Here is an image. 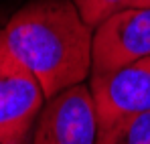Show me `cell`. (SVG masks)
Segmentation results:
<instances>
[{
	"mask_svg": "<svg viewBox=\"0 0 150 144\" xmlns=\"http://www.w3.org/2000/svg\"><path fill=\"white\" fill-rule=\"evenodd\" d=\"M0 37L33 73L45 99L83 83L91 73L93 31L71 0H30L18 8Z\"/></svg>",
	"mask_w": 150,
	"mask_h": 144,
	"instance_id": "6da1fadb",
	"label": "cell"
},
{
	"mask_svg": "<svg viewBox=\"0 0 150 144\" xmlns=\"http://www.w3.org/2000/svg\"><path fill=\"white\" fill-rule=\"evenodd\" d=\"M98 132L89 85L79 83L45 101L33 126L30 144H96Z\"/></svg>",
	"mask_w": 150,
	"mask_h": 144,
	"instance_id": "7a4b0ae2",
	"label": "cell"
},
{
	"mask_svg": "<svg viewBox=\"0 0 150 144\" xmlns=\"http://www.w3.org/2000/svg\"><path fill=\"white\" fill-rule=\"evenodd\" d=\"M144 57H150V8H124L93 28L89 75L116 71Z\"/></svg>",
	"mask_w": 150,
	"mask_h": 144,
	"instance_id": "3957f363",
	"label": "cell"
},
{
	"mask_svg": "<svg viewBox=\"0 0 150 144\" xmlns=\"http://www.w3.org/2000/svg\"><path fill=\"white\" fill-rule=\"evenodd\" d=\"M89 92L100 128L126 116L150 112V57L103 75H89Z\"/></svg>",
	"mask_w": 150,
	"mask_h": 144,
	"instance_id": "277c9868",
	"label": "cell"
},
{
	"mask_svg": "<svg viewBox=\"0 0 150 144\" xmlns=\"http://www.w3.org/2000/svg\"><path fill=\"white\" fill-rule=\"evenodd\" d=\"M45 101L37 77L8 51L0 37V130L33 126Z\"/></svg>",
	"mask_w": 150,
	"mask_h": 144,
	"instance_id": "5b68a950",
	"label": "cell"
},
{
	"mask_svg": "<svg viewBox=\"0 0 150 144\" xmlns=\"http://www.w3.org/2000/svg\"><path fill=\"white\" fill-rule=\"evenodd\" d=\"M96 144H150V112L126 116L100 128Z\"/></svg>",
	"mask_w": 150,
	"mask_h": 144,
	"instance_id": "8992f818",
	"label": "cell"
},
{
	"mask_svg": "<svg viewBox=\"0 0 150 144\" xmlns=\"http://www.w3.org/2000/svg\"><path fill=\"white\" fill-rule=\"evenodd\" d=\"M71 2L77 8L79 16L83 18V23L93 31L103 21L114 16L116 12H120L124 8H130L132 0H71Z\"/></svg>",
	"mask_w": 150,
	"mask_h": 144,
	"instance_id": "52a82bcc",
	"label": "cell"
},
{
	"mask_svg": "<svg viewBox=\"0 0 150 144\" xmlns=\"http://www.w3.org/2000/svg\"><path fill=\"white\" fill-rule=\"evenodd\" d=\"M33 126L12 128V130H0V144H30Z\"/></svg>",
	"mask_w": 150,
	"mask_h": 144,
	"instance_id": "ba28073f",
	"label": "cell"
},
{
	"mask_svg": "<svg viewBox=\"0 0 150 144\" xmlns=\"http://www.w3.org/2000/svg\"><path fill=\"white\" fill-rule=\"evenodd\" d=\"M130 6H136V8H150V0H132Z\"/></svg>",
	"mask_w": 150,
	"mask_h": 144,
	"instance_id": "9c48e42d",
	"label": "cell"
}]
</instances>
